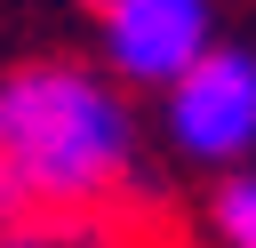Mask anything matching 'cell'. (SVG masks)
Wrapping results in <instances>:
<instances>
[{"label":"cell","instance_id":"7","mask_svg":"<svg viewBox=\"0 0 256 248\" xmlns=\"http://www.w3.org/2000/svg\"><path fill=\"white\" fill-rule=\"evenodd\" d=\"M88 8H104V0H88Z\"/></svg>","mask_w":256,"mask_h":248},{"label":"cell","instance_id":"4","mask_svg":"<svg viewBox=\"0 0 256 248\" xmlns=\"http://www.w3.org/2000/svg\"><path fill=\"white\" fill-rule=\"evenodd\" d=\"M0 248H152V232L120 208H16L0 216Z\"/></svg>","mask_w":256,"mask_h":248},{"label":"cell","instance_id":"1","mask_svg":"<svg viewBox=\"0 0 256 248\" xmlns=\"http://www.w3.org/2000/svg\"><path fill=\"white\" fill-rule=\"evenodd\" d=\"M0 168L16 208H112L136 168V120L88 64H24L0 80Z\"/></svg>","mask_w":256,"mask_h":248},{"label":"cell","instance_id":"6","mask_svg":"<svg viewBox=\"0 0 256 248\" xmlns=\"http://www.w3.org/2000/svg\"><path fill=\"white\" fill-rule=\"evenodd\" d=\"M0 216H16V192H8V168H0Z\"/></svg>","mask_w":256,"mask_h":248},{"label":"cell","instance_id":"2","mask_svg":"<svg viewBox=\"0 0 256 248\" xmlns=\"http://www.w3.org/2000/svg\"><path fill=\"white\" fill-rule=\"evenodd\" d=\"M168 144L184 160L232 168L256 152V56L248 48H208L176 88H168Z\"/></svg>","mask_w":256,"mask_h":248},{"label":"cell","instance_id":"3","mask_svg":"<svg viewBox=\"0 0 256 248\" xmlns=\"http://www.w3.org/2000/svg\"><path fill=\"white\" fill-rule=\"evenodd\" d=\"M96 24H104V64L136 88H176L216 48L208 0H104Z\"/></svg>","mask_w":256,"mask_h":248},{"label":"cell","instance_id":"5","mask_svg":"<svg viewBox=\"0 0 256 248\" xmlns=\"http://www.w3.org/2000/svg\"><path fill=\"white\" fill-rule=\"evenodd\" d=\"M208 224H216V240H224V248H256V176H232V184L216 192Z\"/></svg>","mask_w":256,"mask_h":248}]
</instances>
